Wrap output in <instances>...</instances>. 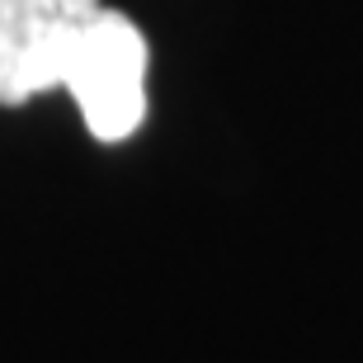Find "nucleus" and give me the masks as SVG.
I'll return each mask as SVG.
<instances>
[{"instance_id": "2", "label": "nucleus", "mask_w": 363, "mask_h": 363, "mask_svg": "<svg viewBox=\"0 0 363 363\" xmlns=\"http://www.w3.org/2000/svg\"><path fill=\"white\" fill-rule=\"evenodd\" d=\"M104 0H0V104L67 90L76 52Z\"/></svg>"}, {"instance_id": "1", "label": "nucleus", "mask_w": 363, "mask_h": 363, "mask_svg": "<svg viewBox=\"0 0 363 363\" xmlns=\"http://www.w3.org/2000/svg\"><path fill=\"white\" fill-rule=\"evenodd\" d=\"M71 99L94 142H128L147 118V38L123 10H99L85 28L76 67L67 76Z\"/></svg>"}]
</instances>
